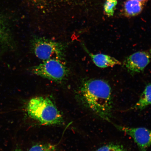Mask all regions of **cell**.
I'll list each match as a JSON object with an SVG mask.
<instances>
[{
	"mask_svg": "<svg viewBox=\"0 0 151 151\" xmlns=\"http://www.w3.org/2000/svg\"><path fill=\"white\" fill-rule=\"evenodd\" d=\"M150 55L145 52H138L128 57L124 65L130 74L134 75L142 71L150 61Z\"/></svg>",
	"mask_w": 151,
	"mask_h": 151,
	"instance_id": "6",
	"label": "cell"
},
{
	"mask_svg": "<svg viewBox=\"0 0 151 151\" xmlns=\"http://www.w3.org/2000/svg\"><path fill=\"white\" fill-rule=\"evenodd\" d=\"M117 4V0H106L104 6V10L107 16H113Z\"/></svg>",
	"mask_w": 151,
	"mask_h": 151,
	"instance_id": "11",
	"label": "cell"
},
{
	"mask_svg": "<svg viewBox=\"0 0 151 151\" xmlns=\"http://www.w3.org/2000/svg\"><path fill=\"white\" fill-rule=\"evenodd\" d=\"M150 53L151 54V49L150 50Z\"/></svg>",
	"mask_w": 151,
	"mask_h": 151,
	"instance_id": "16",
	"label": "cell"
},
{
	"mask_svg": "<svg viewBox=\"0 0 151 151\" xmlns=\"http://www.w3.org/2000/svg\"><path fill=\"white\" fill-rule=\"evenodd\" d=\"M32 50L37 58L45 61L52 58L62 60L65 47L61 42L42 37H35L31 42Z\"/></svg>",
	"mask_w": 151,
	"mask_h": 151,
	"instance_id": "3",
	"label": "cell"
},
{
	"mask_svg": "<svg viewBox=\"0 0 151 151\" xmlns=\"http://www.w3.org/2000/svg\"><path fill=\"white\" fill-rule=\"evenodd\" d=\"M96 151H126L122 145L109 144L104 145L97 149Z\"/></svg>",
	"mask_w": 151,
	"mask_h": 151,
	"instance_id": "13",
	"label": "cell"
},
{
	"mask_svg": "<svg viewBox=\"0 0 151 151\" xmlns=\"http://www.w3.org/2000/svg\"><path fill=\"white\" fill-rule=\"evenodd\" d=\"M135 1L140 2L144 3L147 0H135Z\"/></svg>",
	"mask_w": 151,
	"mask_h": 151,
	"instance_id": "14",
	"label": "cell"
},
{
	"mask_svg": "<svg viewBox=\"0 0 151 151\" xmlns=\"http://www.w3.org/2000/svg\"><path fill=\"white\" fill-rule=\"evenodd\" d=\"M116 128L131 137L140 151H146L151 146V131L144 127L132 128L114 124Z\"/></svg>",
	"mask_w": 151,
	"mask_h": 151,
	"instance_id": "5",
	"label": "cell"
},
{
	"mask_svg": "<svg viewBox=\"0 0 151 151\" xmlns=\"http://www.w3.org/2000/svg\"><path fill=\"white\" fill-rule=\"evenodd\" d=\"M60 60L52 58L43 61L32 68V73L54 82H61L67 77L68 70Z\"/></svg>",
	"mask_w": 151,
	"mask_h": 151,
	"instance_id": "4",
	"label": "cell"
},
{
	"mask_svg": "<svg viewBox=\"0 0 151 151\" xmlns=\"http://www.w3.org/2000/svg\"><path fill=\"white\" fill-rule=\"evenodd\" d=\"M28 116L42 125H58L63 123L61 113L52 101L47 97L32 99L27 107Z\"/></svg>",
	"mask_w": 151,
	"mask_h": 151,
	"instance_id": "2",
	"label": "cell"
},
{
	"mask_svg": "<svg viewBox=\"0 0 151 151\" xmlns=\"http://www.w3.org/2000/svg\"><path fill=\"white\" fill-rule=\"evenodd\" d=\"M16 45L8 22L0 14V50L3 52L14 50Z\"/></svg>",
	"mask_w": 151,
	"mask_h": 151,
	"instance_id": "7",
	"label": "cell"
},
{
	"mask_svg": "<svg viewBox=\"0 0 151 151\" xmlns=\"http://www.w3.org/2000/svg\"><path fill=\"white\" fill-rule=\"evenodd\" d=\"M143 3L135 0H127L124 4V14L128 17L137 16L142 11Z\"/></svg>",
	"mask_w": 151,
	"mask_h": 151,
	"instance_id": "9",
	"label": "cell"
},
{
	"mask_svg": "<svg viewBox=\"0 0 151 151\" xmlns=\"http://www.w3.org/2000/svg\"><path fill=\"white\" fill-rule=\"evenodd\" d=\"M28 151H58V150L56 145L47 143L34 145Z\"/></svg>",
	"mask_w": 151,
	"mask_h": 151,
	"instance_id": "12",
	"label": "cell"
},
{
	"mask_svg": "<svg viewBox=\"0 0 151 151\" xmlns=\"http://www.w3.org/2000/svg\"><path fill=\"white\" fill-rule=\"evenodd\" d=\"M151 104V84H148L145 88L137 103L131 109L142 110Z\"/></svg>",
	"mask_w": 151,
	"mask_h": 151,
	"instance_id": "10",
	"label": "cell"
},
{
	"mask_svg": "<svg viewBox=\"0 0 151 151\" xmlns=\"http://www.w3.org/2000/svg\"><path fill=\"white\" fill-rule=\"evenodd\" d=\"M83 47L98 67L105 68L121 65L120 61L112 57L103 54H93L88 51L84 44H83Z\"/></svg>",
	"mask_w": 151,
	"mask_h": 151,
	"instance_id": "8",
	"label": "cell"
},
{
	"mask_svg": "<svg viewBox=\"0 0 151 151\" xmlns=\"http://www.w3.org/2000/svg\"><path fill=\"white\" fill-rule=\"evenodd\" d=\"M22 151V150H16V151Z\"/></svg>",
	"mask_w": 151,
	"mask_h": 151,
	"instance_id": "15",
	"label": "cell"
},
{
	"mask_svg": "<svg viewBox=\"0 0 151 151\" xmlns=\"http://www.w3.org/2000/svg\"><path fill=\"white\" fill-rule=\"evenodd\" d=\"M80 93L87 107L100 118L112 123V89L108 82L101 79L85 80L81 84Z\"/></svg>",
	"mask_w": 151,
	"mask_h": 151,
	"instance_id": "1",
	"label": "cell"
}]
</instances>
